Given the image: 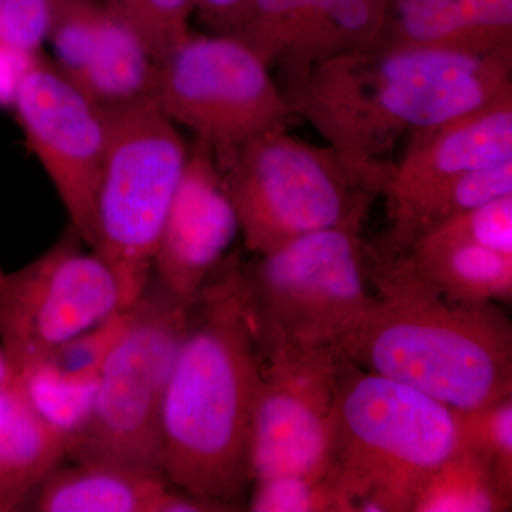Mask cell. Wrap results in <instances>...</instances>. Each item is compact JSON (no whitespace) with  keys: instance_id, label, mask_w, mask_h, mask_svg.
I'll return each instance as SVG.
<instances>
[{"instance_id":"cell-19","label":"cell","mask_w":512,"mask_h":512,"mask_svg":"<svg viewBox=\"0 0 512 512\" xmlns=\"http://www.w3.org/2000/svg\"><path fill=\"white\" fill-rule=\"evenodd\" d=\"M66 460V436L40 414L15 375L0 386V512L22 511Z\"/></svg>"},{"instance_id":"cell-3","label":"cell","mask_w":512,"mask_h":512,"mask_svg":"<svg viewBox=\"0 0 512 512\" xmlns=\"http://www.w3.org/2000/svg\"><path fill=\"white\" fill-rule=\"evenodd\" d=\"M375 301L339 343V355L454 410L512 396V325L498 303L451 301L404 255L370 247Z\"/></svg>"},{"instance_id":"cell-18","label":"cell","mask_w":512,"mask_h":512,"mask_svg":"<svg viewBox=\"0 0 512 512\" xmlns=\"http://www.w3.org/2000/svg\"><path fill=\"white\" fill-rule=\"evenodd\" d=\"M60 464L22 511L160 512L173 484L164 474L110 463Z\"/></svg>"},{"instance_id":"cell-21","label":"cell","mask_w":512,"mask_h":512,"mask_svg":"<svg viewBox=\"0 0 512 512\" xmlns=\"http://www.w3.org/2000/svg\"><path fill=\"white\" fill-rule=\"evenodd\" d=\"M157 62L136 30L117 10L104 5L96 45L77 86L110 111L153 100Z\"/></svg>"},{"instance_id":"cell-7","label":"cell","mask_w":512,"mask_h":512,"mask_svg":"<svg viewBox=\"0 0 512 512\" xmlns=\"http://www.w3.org/2000/svg\"><path fill=\"white\" fill-rule=\"evenodd\" d=\"M363 222L302 235L244 264L259 345L339 349L375 301Z\"/></svg>"},{"instance_id":"cell-9","label":"cell","mask_w":512,"mask_h":512,"mask_svg":"<svg viewBox=\"0 0 512 512\" xmlns=\"http://www.w3.org/2000/svg\"><path fill=\"white\" fill-rule=\"evenodd\" d=\"M271 67L237 37L192 32L157 64L153 101L222 156L265 131L288 127L292 111Z\"/></svg>"},{"instance_id":"cell-27","label":"cell","mask_w":512,"mask_h":512,"mask_svg":"<svg viewBox=\"0 0 512 512\" xmlns=\"http://www.w3.org/2000/svg\"><path fill=\"white\" fill-rule=\"evenodd\" d=\"M111 9L136 30L157 64L192 33L194 0H120Z\"/></svg>"},{"instance_id":"cell-28","label":"cell","mask_w":512,"mask_h":512,"mask_svg":"<svg viewBox=\"0 0 512 512\" xmlns=\"http://www.w3.org/2000/svg\"><path fill=\"white\" fill-rule=\"evenodd\" d=\"M420 237L463 242L512 255V195L447 218Z\"/></svg>"},{"instance_id":"cell-2","label":"cell","mask_w":512,"mask_h":512,"mask_svg":"<svg viewBox=\"0 0 512 512\" xmlns=\"http://www.w3.org/2000/svg\"><path fill=\"white\" fill-rule=\"evenodd\" d=\"M244 264L228 254L191 303L161 414L164 477L218 512L244 511L252 485L262 355Z\"/></svg>"},{"instance_id":"cell-16","label":"cell","mask_w":512,"mask_h":512,"mask_svg":"<svg viewBox=\"0 0 512 512\" xmlns=\"http://www.w3.org/2000/svg\"><path fill=\"white\" fill-rule=\"evenodd\" d=\"M373 45L512 56V0H392Z\"/></svg>"},{"instance_id":"cell-22","label":"cell","mask_w":512,"mask_h":512,"mask_svg":"<svg viewBox=\"0 0 512 512\" xmlns=\"http://www.w3.org/2000/svg\"><path fill=\"white\" fill-rule=\"evenodd\" d=\"M512 195V161L454 175L431 188L389 221L386 244L380 251L402 255L416 238L439 222Z\"/></svg>"},{"instance_id":"cell-11","label":"cell","mask_w":512,"mask_h":512,"mask_svg":"<svg viewBox=\"0 0 512 512\" xmlns=\"http://www.w3.org/2000/svg\"><path fill=\"white\" fill-rule=\"evenodd\" d=\"M261 355L252 417V484L286 474L326 476L338 350L261 346Z\"/></svg>"},{"instance_id":"cell-23","label":"cell","mask_w":512,"mask_h":512,"mask_svg":"<svg viewBox=\"0 0 512 512\" xmlns=\"http://www.w3.org/2000/svg\"><path fill=\"white\" fill-rule=\"evenodd\" d=\"M512 498L498 488L493 467L473 448L456 450L429 478L412 512H505Z\"/></svg>"},{"instance_id":"cell-12","label":"cell","mask_w":512,"mask_h":512,"mask_svg":"<svg viewBox=\"0 0 512 512\" xmlns=\"http://www.w3.org/2000/svg\"><path fill=\"white\" fill-rule=\"evenodd\" d=\"M12 103L26 143L52 181L70 227L89 247L109 147V114L40 53L23 66Z\"/></svg>"},{"instance_id":"cell-15","label":"cell","mask_w":512,"mask_h":512,"mask_svg":"<svg viewBox=\"0 0 512 512\" xmlns=\"http://www.w3.org/2000/svg\"><path fill=\"white\" fill-rule=\"evenodd\" d=\"M407 140L380 191L387 221L454 175L512 161V92Z\"/></svg>"},{"instance_id":"cell-10","label":"cell","mask_w":512,"mask_h":512,"mask_svg":"<svg viewBox=\"0 0 512 512\" xmlns=\"http://www.w3.org/2000/svg\"><path fill=\"white\" fill-rule=\"evenodd\" d=\"M123 311L113 272L72 227L18 271L0 266V349L15 375Z\"/></svg>"},{"instance_id":"cell-14","label":"cell","mask_w":512,"mask_h":512,"mask_svg":"<svg viewBox=\"0 0 512 512\" xmlns=\"http://www.w3.org/2000/svg\"><path fill=\"white\" fill-rule=\"evenodd\" d=\"M392 0H249L237 37L285 82L323 60L373 45Z\"/></svg>"},{"instance_id":"cell-6","label":"cell","mask_w":512,"mask_h":512,"mask_svg":"<svg viewBox=\"0 0 512 512\" xmlns=\"http://www.w3.org/2000/svg\"><path fill=\"white\" fill-rule=\"evenodd\" d=\"M107 114L109 147L89 248L113 272L127 309L153 275L158 241L190 147L153 100Z\"/></svg>"},{"instance_id":"cell-13","label":"cell","mask_w":512,"mask_h":512,"mask_svg":"<svg viewBox=\"0 0 512 512\" xmlns=\"http://www.w3.org/2000/svg\"><path fill=\"white\" fill-rule=\"evenodd\" d=\"M238 234L237 212L214 150L195 138L165 218L151 279L191 305Z\"/></svg>"},{"instance_id":"cell-30","label":"cell","mask_w":512,"mask_h":512,"mask_svg":"<svg viewBox=\"0 0 512 512\" xmlns=\"http://www.w3.org/2000/svg\"><path fill=\"white\" fill-rule=\"evenodd\" d=\"M248 0H194L195 12L208 25H227L241 15Z\"/></svg>"},{"instance_id":"cell-31","label":"cell","mask_w":512,"mask_h":512,"mask_svg":"<svg viewBox=\"0 0 512 512\" xmlns=\"http://www.w3.org/2000/svg\"><path fill=\"white\" fill-rule=\"evenodd\" d=\"M13 377H15V372H13L12 366H10L8 357L0 349V386L9 383Z\"/></svg>"},{"instance_id":"cell-5","label":"cell","mask_w":512,"mask_h":512,"mask_svg":"<svg viewBox=\"0 0 512 512\" xmlns=\"http://www.w3.org/2000/svg\"><path fill=\"white\" fill-rule=\"evenodd\" d=\"M190 306L150 279L124 309L90 412L66 440V460L161 473V414Z\"/></svg>"},{"instance_id":"cell-4","label":"cell","mask_w":512,"mask_h":512,"mask_svg":"<svg viewBox=\"0 0 512 512\" xmlns=\"http://www.w3.org/2000/svg\"><path fill=\"white\" fill-rule=\"evenodd\" d=\"M457 446L453 409L340 356L330 473L352 512H412Z\"/></svg>"},{"instance_id":"cell-24","label":"cell","mask_w":512,"mask_h":512,"mask_svg":"<svg viewBox=\"0 0 512 512\" xmlns=\"http://www.w3.org/2000/svg\"><path fill=\"white\" fill-rule=\"evenodd\" d=\"M458 443L493 467L498 488L512 498V396L468 410H454Z\"/></svg>"},{"instance_id":"cell-20","label":"cell","mask_w":512,"mask_h":512,"mask_svg":"<svg viewBox=\"0 0 512 512\" xmlns=\"http://www.w3.org/2000/svg\"><path fill=\"white\" fill-rule=\"evenodd\" d=\"M402 255L424 282L451 301H512V255L426 237L417 238Z\"/></svg>"},{"instance_id":"cell-29","label":"cell","mask_w":512,"mask_h":512,"mask_svg":"<svg viewBox=\"0 0 512 512\" xmlns=\"http://www.w3.org/2000/svg\"><path fill=\"white\" fill-rule=\"evenodd\" d=\"M49 20V0H0V47L20 59L39 55Z\"/></svg>"},{"instance_id":"cell-1","label":"cell","mask_w":512,"mask_h":512,"mask_svg":"<svg viewBox=\"0 0 512 512\" xmlns=\"http://www.w3.org/2000/svg\"><path fill=\"white\" fill-rule=\"evenodd\" d=\"M511 92L512 56L386 45L323 60L282 90L292 116L308 121L375 197L400 138Z\"/></svg>"},{"instance_id":"cell-25","label":"cell","mask_w":512,"mask_h":512,"mask_svg":"<svg viewBox=\"0 0 512 512\" xmlns=\"http://www.w3.org/2000/svg\"><path fill=\"white\" fill-rule=\"evenodd\" d=\"M47 42L56 66L76 82L89 62L99 35L104 5L100 0H49Z\"/></svg>"},{"instance_id":"cell-8","label":"cell","mask_w":512,"mask_h":512,"mask_svg":"<svg viewBox=\"0 0 512 512\" xmlns=\"http://www.w3.org/2000/svg\"><path fill=\"white\" fill-rule=\"evenodd\" d=\"M215 157L244 247L254 255L320 229L365 221L375 198L332 147L306 143L288 127Z\"/></svg>"},{"instance_id":"cell-17","label":"cell","mask_w":512,"mask_h":512,"mask_svg":"<svg viewBox=\"0 0 512 512\" xmlns=\"http://www.w3.org/2000/svg\"><path fill=\"white\" fill-rule=\"evenodd\" d=\"M124 311L67 340L18 379L37 410L64 436L79 429L92 407L104 359L123 325Z\"/></svg>"},{"instance_id":"cell-32","label":"cell","mask_w":512,"mask_h":512,"mask_svg":"<svg viewBox=\"0 0 512 512\" xmlns=\"http://www.w3.org/2000/svg\"><path fill=\"white\" fill-rule=\"evenodd\" d=\"M103 5L110 6V8H114V6L119 5L120 0H100Z\"/></svg>"},{"instance_id":"cell-26","label":"cell","mask_w":512,"mask_h":512,"mask_svg":"<svg viewBox=\"0 0 512 512\" xmlns=\"http://www.w3.org/2000/svg\"><path fill=\"white\" fill-rule=\"evenodd\" d=\"M247 511L352 512L332 473L326 476L286 474L251 485Z\"/></svg>"}]
</instances>
